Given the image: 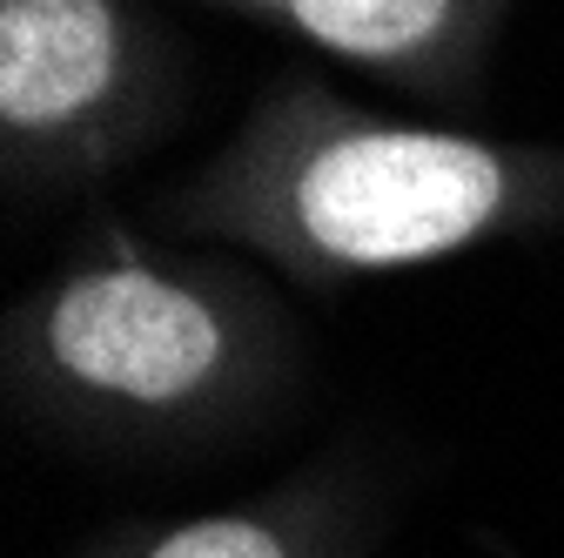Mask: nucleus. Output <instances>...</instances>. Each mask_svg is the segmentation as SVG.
<instances>
[{"label": "nucleus", "mask_w": 564, "mask_h": 558, "mask_svg": "<svg viewBox=\"0 0 564 558\" xmlns=\"http://www.w3.org/2000/svg\"><path fill=\"white\" fill-rule=\"evenodd\" d=\"M310 371L275 276L101 216L0 323V397L82 458H195L269 431Z\"/></svg>", "instance_id": "nucleus-1"}, {"label": "nucleus", "mask_w": 564, "mask_h": 558, "mask_svg": "<svg viewBox=\"0 0 564 558\" xmlns=\"http://www.w3.org/2000/svg\"><path fill=\"white\" fill-rule=\"evenodd\" d=\"M155 229L343 290L564 229V142L390 115L290 67L155 195Z\"/></svg>", "instance_id": "nucleus-2"}, {"label": "nucleus", "mask_w": 564, "mask_h": 558, "mask_svg": "<svg viewBox=\"0 0 564 558\" xmlns=\"http://www.w3.org/2000/svg\"><path fill=\"white\" fill-rule=\"evenodd\" d=\"M188 67L149 0H0V175L75 195L162 142Z\"/></svg>", "instance_id": "nucleus-3"}, {"label": "nucleus", "mask_w": 564, "mask_h": 558, "mask_svg": "<svg viewBox=\"0 0 564 558\" xmlns=\"http://www.w3.org/2000/svg\"><path fill=\"white\" fill-rule=\"evenodd\" d=\"M383 471L364 451H329L229 505L108 525L67 558H370L383 545Z\"/></svg>", "instance_id": "nucleus-4"}, {"label": "nucleus", "mask_w": 564, "mask_h": 558, "mask_svg": "<svg viewBox=\"0 0 564 558\" xmlns=\"http://www.w3.org/2000/svg\"><path fill=\"white\" fill-rule=\"evenodd\" d=\"M202 8L275 28L282 41L316 47L397 95L464 101L477 95L518 0H202Z\"/></svg>", "instance_id": "nucleus-5"}]
</instances>
